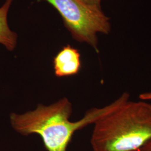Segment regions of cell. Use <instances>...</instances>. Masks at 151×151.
Wrapping results in <instances>:
<instances>
[{
  "mask_svg": "<svg viewBox=\"0 0 151 151\" xmlns=\"http://www.w3.org/2000/svg\"><path fill=\"white\" fill-rule=\"evenodd\" d=\"M53 65L56 77L75 76L81 69V55L77 49L67 45L54 57Z\"/></svg>",
  "mask_w": 151,
  "mask_h": 151,
  "instance_id": "4",
  "label": "cell"
},
{
  "mask_svg": "<svg viewBox=\"0 0 151 151\" xmlns=\"http://www.w3.org/2000/svg\"><path fill=\"white\" fill-rule=\"evenodd\" d=\"M93 151H138L151 139V104L127 101L94 123Z\"/></svg>",
  "mask_w": 151,
  "mask_h": 151,
  "instance_id": "2",
  "label": "cell"
},
{
  "mask_svg": "<svg viewBox=\"0 0 151 151\" xmlns=\"http://www.w3.org/2000/svg\"><path fill=\"white\" fill-rule=\"evenodd\" d=\"M13 0H6L0 7V44L9 51L16 48L17 35L10 29L7 22V15Z\"/></svg>",
  "mask_w": 151,
  "mask_h": 151,
  "instance_id": "5",
  "label": "cell"
},
{
  "mask_svg": "<svg viewBox=\"0 0 151 151\" xmlns=\"http://www.w3.org/2000/svg\"><path fill=\"white\" fill-rule=\"evenodd\" d=\"M129 98V93L125 92L113 103L103 108L91 109L82 119L72 122L70 120L72 104L65 97L49 106L39 104L34 110L22 114L12 113L10 123L22 135H39L47 151H67L76 131L94 124L104 115L128 101Z\"/></svg>",
  "mask_w": 151,
  "mask_h": 151,
  "instance_id": "1",
  "label": "cell"
},
{
  "mask_svg": "<svg viewBox=\"0 0 151 151\" xmlns=\"http://www.w3.org/2000/svg\"><path fill=\"white\" fill-rule=\"evenodd\" d=\"M62 17L65 27L76 41L86 43L98 50L97 34L111 31L110 19L101 6L91 5L82 0H46Z\"/></svg>",
  "mask_w": 151,
  "mask_h": 151,
  "instance_id": "3",
  "label": "cell"
},
{
  "mask_svg": "<svg viewBox=\"0 0 151 151\" xmlns=\"http://www.w3.org/2000/svg\"><path fill=\"white\" fill-rule=\"evenodd\" d=\"M138 151H151V139L146 142Z\"/></svg>",
  "mask_w": 151,
  "mask_h": 151,
  "instance_id": "6",
  "label": "cell"
},
{
  "mask_svg": "<svg viewBox=\"0 0 151 151\" xmlns=\"http://www.w3.org/2000/svg\"><path fill=\"white\" fill-rule=\"evenodd\" d=\"M139 99L142 100H151V92L141 93Z\"/></svg>",
  "mask_w": 151,
  "mask_h": 151,
  "instance_id": "8",
  "label": "cell"
},
{
  "mask_svg": "<svg viewBox=\"0 0 151 151\" xmlns=\"http://www.w3.org/2000/svg\"><path fill=\"white\" fill-rule=\"evenodd\" d=\"M82 1L87 4H89L91 5L101 6L100 4H101V0H82Z\"/></svg>",
  "mask_w": 151,
  "mask_h": 151,
  "instance_id": "7",
  "label": "cell"
}]
</instances>
